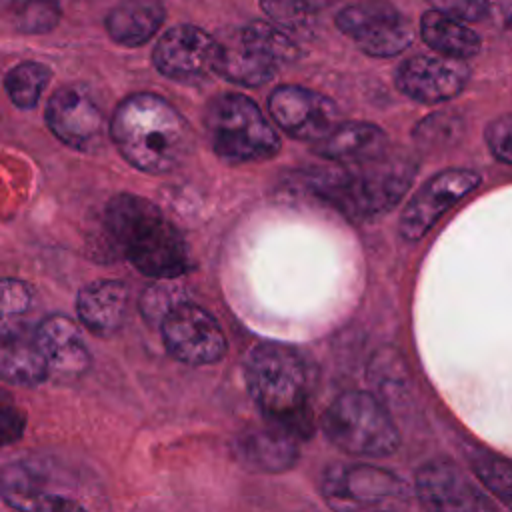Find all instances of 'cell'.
<instances>
[{
	"mask_svg": "<svg viewBox=\"0 0 512 512\" xmlns=\"http://www.w3.org/2000/svg\"><path fill=\"white\" fill-rule=\"evenodd\" d=\"M298 436L266 422L262 428L248 430L238 436L236 456L240 464L256 472H284L292 468L300 456Z\"/></svg>",
	"mask_w": 512,
	"mask_h": 512,
	"instance_id": "18",
	"label": "cell"
},
{
	"mask_svg": "<svg viewBox=\"0 0 512 512\" xmlns=\"http://www.w3.org/2000/svg\"><path fill=\"white\" fill-rule=\"evenodd\" d=\"M306 2H308V4H310L314 10H318V12H320V10H324V8H330L332 4H336L338 0H306Z\"/></svg>",
	"mask_w": 512,
	"mask_h": 512,
	"instance_id": "35",
	"label": "cell"
},
{
	"mask_svg": "<svg viewBox=\"0 0 512 512\" xmlns=\"http://www.w3.org/2000/svg\"><path fill=\"white\" fill-rule=\"evenodd\" d=\"M418 162L402 150L350 162H332L308 172L310 192L348 220H368L394 208L410 188Z\"/></svg>",
	"mask_w": 512,
	"mask_h": 512,
	"instance_id": "1",
	"label": "cell"
},
{
	"mask_svg": "<svg viewBox=\"0 0 512 512\" xmlns=\"http://www.w3.org/2000/svg\"><path fill=\"white\" fill-rule=\"evenodd\" d=\"M2 498L16 510H82L80 502L68 500L60 494L48 492L40 480L20 464H8L2 470Z\"/></svg>",
	"mask_w": 512,
	"mask_h": 512,
	"instance_id": "24",
	"label": "cell"
},
{
	"mask_svg": "<svg viewBox=\"0 0 512 512\" xmlns=\"http://www.w3.org/2000/svg\"><path fill=\"white\" fill-rule=\"evenodd\" d=\"M164 0H118L104 18V28L112 42L138 48L146 44L164 24Z\"/></svg>",
	"mask_w": 512,
	"mask_h": 512,
	"instance_id": "21",
	"label": "cell"
},
{
	"mask_svg": "<svg viewBox=\"0 0 512 512\" xmlns=\"http://www.w3.org/2000/svg\"><path fill=\"white\" fill-rule=\"evenodd\" d=\"M2 16L20 34H46L62 18L56 0H2Z\"/></svg>",
	"mask_w": 512,
	"mask_h": 512,
	"instance_id": "25",
	"label": "cell"
},
{
	"mask_svg": "<svg viewBox=\"0 0 512 512\" xmlns=\"http://www.w3.org/2000/svg\"><path fill=\"white\" fill-rule=\"evenodd\" d=\"M322 494L336 510L400 508L410 498L396 474L370 464L330 466L322 476Z\"/></svg>",
	"mask_w": 512,
	"mask_h": 512,
	"instance_id": "9",
	"label": "cell"
},
{
	"mask_svg": "<svg viewBox=\"0 0 512 512\" xmlns=\"http://www.w3.org/2000/svg\"><path fill=\"white\" fill-rule=\"evenodd\" d=\"M80 322L98 336L116 334L128 314V288L120 280H94L76 298Z\"/></svg>",
	"mask_w": 512,
	"mask_h": 512,
	"instance_id": "19",
	"label": "cell"
},
{
	"mask_svg": "<svg viewBox=\"0 0 512 512\" xmlns=\"http://www.w3.org/2000/svg\"><path fill=\"white\" fill-rule=\"evenodd\" d=\"M32 292L28 284L16 280V278H4L2 280V312L4 316H18L30 308Z\"/></svg>",
	"mask_w": 512,
	"mask_h": 512,
	"instance_id": "32",
	"label": "cell"
},
{
	"mask_svg": "<svg viewBox=\"0 0 512 512\" xmlns=\"http://www.w3.org/2000/svg\"><path fill=\"white\" fill-rule=\"evenodd\" d=\"M204 126L212 150L226 162H262L278 154L280 138L256 102L238 92L210 100Z\"/></svg>",
	"mask_w": 512,
	"mask_h": 512,
	"instance_id": "5",
	"label": "cell"
},
{
	"mask_svg": "<svg viewBox=\"0 0 512 512\" xmlns=\"http://www.w3.org/2000/svg\"><path fill=\"white\" fill-rule=\"evenodd\" d=\"M110 138L130 166L148 174L180 168L194 144L184 116L152 92L130 94L116 106Z\"/></svg>",
	"mask_w": 512,
	"mask_h": 512,
	"instance_id": "2",
	"label": "cell"
},
{
	"mask_svg": "<svg viewBox=\"0 0 512 512\" xmlns=\"http://www.w3.org/2000/svg\"><path fill=\"white\" fill-rule=\"evenodd\" d=\"M326 438L346 454L384 458L400 444L398 428L380 400L362 390L340 394L320 418Z\"/></svg>",
	"mask_w": 512,
	"mask_h": 512,
	"instance_id": "6",
	"label": "cell"
},
{
	"mask_svg": "<svg viewBox=\"0 0 512 512\" xmlns=\"http://www.w3.org/2000/svg\"><path fill=\"white\" fill-rule=\"evenodd\" d=\"M472 468L484 486L496 494L502 502L512 506V462L502 460L484 450L470 454Z\"/></svg>",
	"mask_w": 512,
	"mask_h": 512,
	"instance_id": "28",
	"label": "cell"
},
{
	"mask_svg": "<svg viewBox=\"0 0 512 512\" xmlns=\"http://www.w3.org/2000/svg\"><path fill=\"white\" fill-rule=\"evenodd\" d=\"M46 124L60 142L80 152H96L106 140L104 112L82 86H62L50 96Z\"/></svg>",
	"mask_w": 512,
	"mask_h": 512,
	"instance_id": "13",
	"label": "cell"
},
{
	"mask_svg": "<svg viewBox=\"0 0 512 512\" xmlns=\"http://www.w3.org/2000/svg\"><path fill=\"white\" fill-rule=\"evenodd\" d=\"M480 184V174L470 168H446L428 178L408 200L400 216V236L416 242L464 196Z\"/></svg>",
	"mask_w": 512,
	"mask_h": 512,
	"instance_id": "12",
	"label": "cell"
},
{
	"mask_svg": "<svg viewBox=\"0 0 512 512\" xmlns=\"http://www.w3.org/2000/svg\"><path fill=\"white\" fill-rule=\"evenodd\" d=\"M420 36L434 52L444 56L466 60L480 52V36L464 20L438 8L422 14Z\"/></svg>",
	"mask_w": 512,
	"mask_h": 512,
	"instance_id": "23",
	"label": "cell"
},
{
	"mask_svg": "<svg viewBox=\"0 0 512 512\" xmlns=\"http://www.w3.org/2000/svg\"><path fill=\"white\" fill-rule=\"evenodd\" d=\"M0 372L6 382L20 386H36L50 376L34 330L4 320Z\"/></svg>",
	"mask_w": 512,
	"mask_h": 512,
	"instance_id": "20",
	"label": "cell"
},
{
	"mask_svg": "<svg viewBox=\"0 0 512 512\" xmlns=\"http://www.w3.org/2000/svg\"><path fill=\"white\" fill-rule=\"evenodd\" d=\"M462 132V120L456 114L450 112H438L428 118H424L418 128L414 130V136L422 142H438L440 140H452Z\"/></svg>",
	"mask_w": 512,
	"mask_h": 512,
	"instance_id": "30",
	"label": "cell"
},
{
	"mask_svg": "<svg viewBox=\"0 0 512 512\" xmlns=\"http://www.w3.org/2000/svg\"><path fill=\"white\" fill-rule=\"evenodd\" d=\"M470 80L464 60L444 54H416L396 70V88L422 104H438L458 96Z\"/></svg>",
	"mask_w": 512,
	"mask_h": 512,
	"instance_id": "15",
	"label": "cell"
},
{
	"mask_svg": "<svg viewBox=\"0 0 512 512\" xmlns=\"http://www.w3.org/2000/svg\"><path fill=\"white\" fill-rule=\"evenodd\" d=\"M298 56L300 50L286 30L252 20L220 44L216 74L232 84L256 88L270 82L282 64L294 62Z\"/></svg>",
	"mask_w": 512,
	"mask_h": 512,
	"instance_id": "7",
	"label": "cell"
},
{
	"mask_svg": "<svg viewBox=\"0 0 512 512\" xmlns=\"http://www.w3.org/2000/svg\"><path fill=\"white\" fill-rule=\"evenodd\" d=\"M388 150V136L372 122H340L316 142L314 152L330 162H350L378 156Z\"/></svg>",
	"mask_w": 512,
	"mask_h": 512,
	"instance_id": "22",
	"label": "cell"
},
{
	"mask_svg": "<svg viewBox=\"0 0 512 512\" xmlns=\"http://www.w3.org/2000/svg\"><path fill=\"white\" fill-rule=\"evenodd\" d=\"M34 334L52 378L74 380L88 370L90 354L76 322L52 314L34 328Z\"/></svg>",
	"mask_w": 512,
	"mask_h": 512,
	"instance_id": "17",
	"label": "cell"
},
{
	"mask_svg": "<svg viewBox=\"0 0 512 512\" xmlns=\"http://www.w3.org/2000/svg\"><path fill=\"white\" fill-rule=\"evenodd\" d=\"M434 8L448 12L464 22L482 20L488 16V2L486 0H430Z\"/></svg>",
	"mask_w": 512,
	"mask_h": 512,
	"instance_id": "33",
	"label": "cell"
},
{
	"mask_svg": "<svg viewBox=\"0 0 512 512\" xmlns=\"http://www.w3.org/2000/svg\"><path fill=\"white\" fill-rule=\"evenodd\" d=\"M104 224L138 272L172 280L192 268L184 236L148 198L130 192L112 196L104 210Z\"/></svg>",
	"mask_w": 512,
	"mask_h": 512,
	"instance_id": "3",
	"label": "cell"
},
{
	"mask_svg": "<svg viewBox=\"0 0 512 512\" xmlns=\"http://www.w3.org/2000/svg\"><path fill=\"white\" fill-rule=\"evenodd\" d=\"M220 42L194 24L168 28L152 50L156 70L174 82H198L216 72Z\"/></svg>",
	"mask_w": 512,
	"mask_h": 512,
	"instance_id": "11",
	"label": "cell"
},
{
	"mask_svg": "<svg viewBox=\"0 0 512 512\" xmlns=\"http://www.w3.org/2000/svg\"><path fill=\"white\" fill-rule=\"evenodd\" d=\"M334 24L364 54L374 58H392L414 40L410 20L388 0L352 2L336 12Z\"/></svg>",
	"mask_w": 512,
	"mask_h": 512,
	"instance_id": "8",
	"label": "cell"
},
{
	"mask_svg": "<svg viewBox=\"0 0 512 512\" xmlns=\"http://www.w3.org/2000/svg\"><path fill=\"white\" fill-rule=\"evenodd\" d=\"M160 334L168 354L190 366L214 364L226 354V336L220 324L192 302L172 308L160 322Z\"/></svg>",
	"mask_w": 512,
	"mask_h": 512,
	"instance_id": "10",
	"label": "cell"
},
{
	"mask_svg": "<svg viewBox=\"0 0 512 512\" xmlns=\"http://www.w3.org/2000/svg\"><path fill=\"white\" fill-rule=\"evenodd\" d=\"M246 386L264 420L294 436L310 438L314 414L310 406V372L306 360L290 346L262 342L246 358Z\"/></svg>",
	"mask_w": 512,
	"mask_h": 512,
	"instance_id": "4",
	"label": "cell"
},
{
	"mask_svg": "<svg viewBox=\"0 0 512 512\" xmlns=\"http://www.w3.org/2000/svg\"><path fill=\"white\" fill-rule=\"evenodd\" d=\"M52 78V70L34 60L12 66L4 76V90L10 102L20 110H30L38 104L44 88Z\"/></svg>",
	"mask_w": 512,
	"mask_h": 512,
	"instance_id": "26",
	"label": "cell"
},
{
	"mask_svg": "<svg viewBox=\"0 0 512 512\" xmlns=\"http://www.w3.org/2000/svg\"><path fill=\"white\" fill-rule=\"evenodd\" d=\"M416 494L430 510L472 512L494 508L468 474L448 460H432L416 472Z\"/></svg>",
	"mask_w": 512,
	"mask_h": 512,
	"instance_id": "16",
	"label": "cell"
},
{
	"mask_svg": "<svg viewBox=\"0 0 512 512\" xmlns=\"http://www.w3.org/2000/svg\"><path fill=\"white\" fill-rule=\"evenodd\" d=\"M24 422H26V420H24V414H22L16 406H12V404H8V402L2 404V412H0V430H2V444H4V446L16 442V440L22 436Z\"/></svg>",
	"mask_w": 512,
	"mask_h": 512,
	"instance_id": "34",
	"label": "cell"
},
{
	"mask_svg": "<svg viewBox=\"0 0 512 512\" xmlns=\"http://www.w3.org/2000/svg\"><path fill=\"white\" fill-rule=\"evenodd\" d=\"M484 140L494 158L512 164V114L494 118L484 130Z\"/></svg>",
	"mask_w": 512,
	"mask_h": 512,
	"instance_id": "31",
	"label": "cell"
},
{
	"mask_svg": "<svg viewBox=\"0 0 512 512\" xmlns=\"http://www.w3.org/2000/svg\"><path fill=\"white\" fill-rule=\"evenodd\" d=\"M260 6L276 26L296 34H308L318 14L306 0H260Z\"/></svg>",
	"mask_w": 512,
	"mask_h": 512,
	"instance_id": "27",
	"label": "cell"
},
{
	"mask_svg": "<svg viewBox=\"0 0 512 512\" xmlns=\"http://www.w3.org/2000/svg\"><path fill=\"white\" fill-rule=\"evenodd\" d=\"M268 110L272 120L296 140L318 142L340 124L338 106L328 96L298 84L276 86Z\"/></svg>",
	"mask_w": 512,
	"mask_h": 512,
	"instance_id": "14",
	"label": "cell"
},
{
	"mask_svg": "<svg viewBox=\"0 0 512 512\" xmlns=\"http://www.w3.org/2000/svg\"><path fill=\"white\" fill-rule=\"evenodd\" d=\"M180 302V292L172 286L166 284H154L146 290V294H142L140 300V310L142 314L150 320V322H162L166 318V314L176 308Z\"/></svg>",
	"mask_w": 512,
	"mask_h": 512,
	"instance_id": "29",
	"label": "cell"
}]
</instances>
